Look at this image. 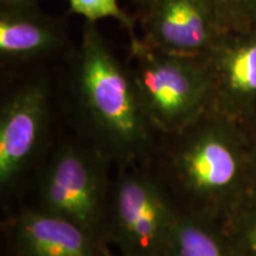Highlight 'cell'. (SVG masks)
Listing matches in <instances>:
<instances>
[{
    "label": "cell",
    "mask_w": 256,
    "mask_h": 256,
    "mask_svg": "<svg viewBox=\"0 0 256 256\" xmlns=\"http://www.w3.org/2000/svg\"><path fill=\"white\" fill-rule=\"evenodd\" d=\"M247 132L249 148H250L252 165V177H254V186L256 188V116L244 124Z\"/></svg>",
    "instance_id": "15"
},
{
    "label": "cell",
    "mask_w": 256,
    "mask_h": 256,
    "mask_svg": "<svg viewBox=\"0 0 256 256\" xmlns=\"http://www.w3.org/2000/svg\"><path fill=\"white\" fill-rule=\"evenodd\" d=\"M202 60L211 84V110L244 126L256 116V24L224 32Z\"/></svg>",
    "instance_id": "7"
},
{
    "label": "cell",
    "mask_w": 256,
    "mask_h": 256,
    "mask_svg": "<svg viewBox=\"0 0 256 256\" xmlns=\"http://www.w3.org/2000/svg\"><path fill=\"white\" fill-rule=\"evenodd\" d=\"M218 223L234 256H256V188L234 204Z\"/></svg>",
    "instance_id": "12"
},
{
    "label": "cell",
    "mask_w": 256,
    "mask_h": 256,
    "mask_svg": "<svg viewBox=\"0 0 256 256\" xmlns=\"http://www.w3.org/2000/svg\"><path fill=\"white\" fill-rule=\"evenodd\" d=\"M70 11L81 16L86 22L96 23L101 19H114L130 34V40L136 38L134 32V22L119 5V0H68Z\"/></svg>",
    "instance_id": "13"
},
{
    "label": "cell",
    "mask_w": 256,
    "mask_h": 256,
    "mask_svg": "<svg viewBox=\"0 0 256 256\" xmlns=\"http://www.w3.org/2000/svg\"><path fill=\"white\" fill-rule=\"evenodd\" d=\"M127 69L156 133L172 136L211 110L212 92L202 58L162 52L136 37L130 40Z\"/></svg>",
    "instance_id": "3"
},
{
    "label": "cell",
    "mask_w": 256,
    "mask_h": 256,
    "mask_svg": "<svg viewBox=\"0 0 256 256\" xmlns=\"http://www.w3.org/2000/svg\"><path fill=\"white\" fill-rule=\"evenodd\" d=\"M104 256H126V255H122V254H119V255H114V254H112V252H108V254H106Z\"/></svg>",
    "instance_id": "18"
},
{
    "label": "cell",
    "mask_w": 256,
    "mask_h": 256,
    "mask_svg": "<svg viewBox=\"0 0 256 256\" xmlns=\"http://www.w3.org/2000/svg\"><path fill=\"white\" fill-rule=\"evenodd\" d=\"M6 2H17V4H37L38 0H0Z\"/></svg>",
    "instance_id": "16"
},
{
    "label": "cell",
    "mask_w": 256,
    "mask_h": 256,
    "mask_svg": "<svg viewBox=\"0 0 256 256\" xmlns=\"http://www.w3.org/2000/svg\"><path fill=\"white\" fill-rule=\"evenodd\" d=\"M142 40L162 52L202 58L224 34L209 0H153Z\"/></svg>",
    "instance_id": "8"
},
{
    "label": "cell",
    "mask_w": 256,
    "mask_h": 256,
    "mask_svg": "<svg viewBox=\"0 0 256 256\" xmlns=\"http://www.w3.org/2000/svg\"><path fill=\"white\" fill-rule=\"evenodd\" d=\"M12 256H104L107 244L72 220L42 209L24 210L10 226Z\"/></svg>",
    "instance_id": "9"
},
{
    "label": "cell",
    "mask_w": 256,
    "mask_h": 256,
    "mask_svg": "<svg viewBox=\"0 0 256 256\" xmlns=\"http://www.w3.org/2000/svg\"><path fill=\"white\" fill-rule=\"evenodd\" d=\"M64 34L37 4L0 2V55L6 62H26L62 48Z\"/></svg>",
    "instance_id": "10"
},
{
    "label": "cell",
    "mask_w": 256,
    "mask_h": 256,
    "mask_svg": "<svg viewBox=\"0 0 256 256\" xmlns=\"http://www.w3.org/2000/svg\"><path fill=\"white\" fill-rule=\"evenodd\" d=\"M50 90L34 80L10 94L0 108V188L4 192L23 178L46 136Z\"/></svg>",
    "instance_id": "6"
},
{
    "label": "cell",
    "mask_w": 256,
    "mask_h": 256,
    "mask_svg": "<svg viewBox=\"0 0 256 256\" xmlns=\"http://www.w3.org/2000/svg\"><path fill=\"white\" fill-rule=\"evenodd\" d=\"M168 138L159 176L182 212L220 220L255 188L243 124L210 110Z\"/></svg>",
    "instance_id": "1"
},
{
    "label": "cell",
    "mask_w": 256,
    "mask_h": 256,
    "mask_svg": "<svg viewBox=\"0 0 256 256\" xmlns=\"http://www.w3.org/2000/svg\"><path fill=\"white\" fill-rule=\"evenodd\" d=\"M112 159L92 142H66L38 177V209L72 220L108 244L107 208Z\"/></svg>",
    "instance_id": "4"
},
{
    "label": "cell",
    "mask_w": 256,
    "mask_h": 256,
    "mask_svg": "<svg viewBox=\"0 0 256 256\" xmlns=\"http://www.w3.org/2000/svg\"><path fill=\"white\" fill-rule=\"evenodd\" d=\"M74 90L90 142L118 166L139 164L153 134L127 66L106 43L96 23L86 22L74 64Z\"/></svg>",
    "instance_id": "2"
},
{
    "label": "cell",
    "mask_w": 256,
    "mask_h": 256,
    "mask_svg": "<svg viewBox=\"0 0 256 256\" xmlns=\"http://www.w3.org/2000/svg\"><path fill=\"white\" fill-rule=\"evenodd\" d=\"M133 2H136V4L139 5L140 8L146 10L150 6V4H151V2H153V0H133Z\"/></svg>",
    "instance_id": "17"
},
{
    "label": "cell",
    "mask_w": 256,
    "mask_h": 256,
    "mask_svg": "<svg viewBox=\"0 0 256 256\" xmlns=\"http://www.w3.org/2000/svg\"><path fill=\"white\" fill-rule=\"evenodd\" d=\"M162 256H234L218 220L180 212Z\"/></svg>",
    "instance_id": "11"
},
{
    "label": "cell",
    "mask_w": 256,
    "mask_h": 256,
    "mask_svg": "<svg viewBox=\"0 0 256 256\" xmlns=\"http://www.w3.org/2000/svg\"><path fill=\"white\" fill-rule=\"evenodd\" d=\"M112 180L107 208V242L126 256H162L182 211L162 177L121 165Z\"/></svg>",
    "instance_id": "5"
},
{
    "label": "cell",
    "mask_w": 256,
    "mask_h": 256,
    "mask_svg": "<svg viewBox=\"0 0 256 256\" xmlns=\"http://www.w3.org/2000/svg\"><path fill=\"white\" fill-rule=\"evenodd\" d=\"M224 31L244 30L256 24V0H209Z\"/></svg>",
    "instance_id": "14"
}]
</instances>
